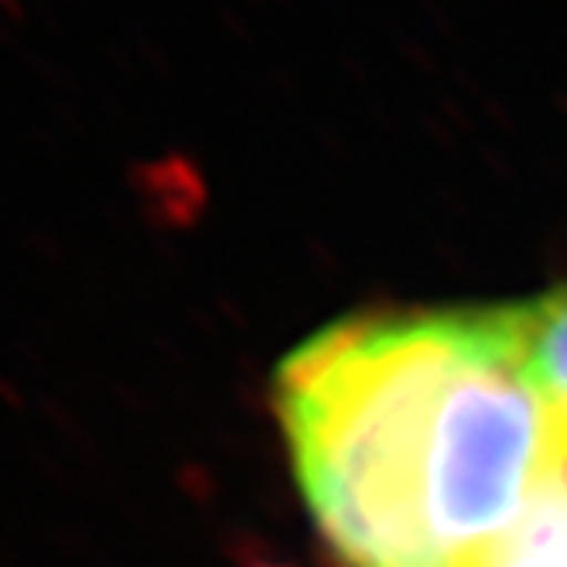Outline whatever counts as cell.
<instances>
[{
  "instance_id": "cell-1",
  "label": "cell",
  "mask_w": 567,
  "mask_h": 567,
  "mask_svg": "<svg viewBox=\"0 0 567 567\" xmlns=\"http://www.w3.org/2000/svg\"><path fill=\"white\" fill-rule=\"evenodd\" d=\"M489 308L346 318L277 373L305 499L346 567H449L441 506Z\"/></svg>"
},
{
  "instance_id": "cell-2",
  "label": "cell",
  "mask_w": 567,
  "mask_h": 567,
  "mask_svg": "<svg viewBox=\"0 0 567 567\" xmlns=\"http://www.w3.org/2000/svg\"><path fill=\"white\" fill-rule=\"evenodd\" d=\"M523 367L554 414L567 452V288L516 305Z\"/></svg>"
},
{
  "instance_id": "cell-3",
  "label": "cell",
  "mask_w": 567,
  "mask_h": 567,
  "mask_svg": "<svg viewBox=\"0 0 567 567\" xmlns=\"http://www.w3.org/2000/svg\"><path fill=\"white\" fill-rule=\"evenodd\" d=\"M475 567H567V472L547 485L516 530Z\"/></svg>"
},
{
  "instance_id": "cell-4",
  "label": "cell",
  "mask_w": 567,
  "mask_h": 567,
  "mask_svg": "<svg viewBox=\"0 0 567 567\" xmlns=\"http://www.w3.org/2000/svg\"><path fill=\"white\" fill-rule=\"evenodd\" d=\"M21 62L42 79L45 86H52V90H62V93H72L75 90V79L69 75V69L59 62V59H52V55H45V52H28V49H21Z\"/></svg>"
},
{
  "instance_id": "cell-5",
  "label": "cell",
  "mask_w": 567,
  "mask_h": 567,
  "mask_svg": "<svg viewBox=\"0 0 567 567\" xmlns=\"http://www.w3.org/2000/svg\"><path fill=\"white\" fill-rule=\"evenodd\" d=\"M31 8H34V18L42 21L49 31H59V28H62V18H59V11H55V8H59L55 0H34Z\"/></svg>"
},
{
  "instance_id": "cell-6",
  "label": "cell",
  "mask_w": 567,
  "mask_h": 567,
  "mask_svg": "<svg viewBox=\"0 0 567 567\" xmlns=\"http://www.w3.org/2000/svg\"><path fill=\"white\" fill-rule=\"evenodd\" d=\"M28 8H31L28 0H0V14H4L11 24H24V21L31 18Z\"/></svg>"
},
{
  "instance_id": "cell-7",
  "label": "cell",
  "mask_w": 567,
  "mask_h": 567,
  "mask_svg": "<svg viewBox=\"0 0 567 567\" xmlns=\"http://www.w3.org/2000/svg\"><path fill=\"white\" fill-rule=\"evenodd\" d=\"M18 24H11L4 14H0V45H11V49H18V31H14Z\"/></svg>"
},
{
  "instance_id": "cell-8",
  "label": "cell",
  "mask_w": 567,
  "mask_h": 567,
  "mask_svg": "<svg viewBox=\"0 0 567 567\" xmlns=\"http://www.w3.org/2000/svg\"><path fill=\"white\" fill-rule=\"evenodd\" d=\"M55 4H59V8H62V4H65V0H55Z\"/></svg>"
}]
</instances>
